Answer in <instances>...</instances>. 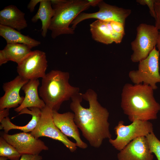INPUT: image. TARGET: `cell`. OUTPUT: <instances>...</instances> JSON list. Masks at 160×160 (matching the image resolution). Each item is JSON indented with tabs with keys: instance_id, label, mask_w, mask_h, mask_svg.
I'll use <instances>...</instances> for the list:
<instances>
[{
	"instance_id": "cell-1",
	"label": "cell",
	"mask_w": 160,
	"mask_h": 160,
	"mask_svg": "<svg viewBox=\"0 0 160 160\" xmlns=\"http://www.w3.org/2000/svg\"><path fill=\"white\" fill-rule=\"evenodd\" d=\"M71 99L70 108L74 113V122L91 146L99 148L104 139L111 138L109 113L98 102L94 90L89 89Z\"/></svg>"
},
{
	"instance_id": "cell-2",
	"label": "cell",
	"mask_w": 160,
	"mask_h": 160,
	"mask_svg": "<svg viewBox=\"0 0 160 160\" xmlns=\"http://www.w3.org/2000/svg\"><path fill=\"white\" fill-rule=\"evenodd\" d=\"M153 90L150 86L143 84L128 83L124 85L121 106L130 121L157 119L160 105L154 98Z\"/></svg>"
},
{
	"instance_id": "cell-3",
	"label": "cell",
	"mask_w": 160,
	"mask_h": 160,
	"mask_svg": "<svg viewBox=\"0 0 160 160\" xmlns=\"http://www.w3.org/2000/svg\"><path fill=\"white\" fill-rule=\"evenodd\" d=\"M68 72L52 70L42 78L39 95L46 106L58 111L63 103L79 93L78 87L69 83Z\"/></svg>"
},
{
	"instance_id": "cell-4",
	"label": "cell",
	"mask_w": 160,
	"mask_h": 160,
	"mask_svg": "<svg viewBox=\"0 0 160 160\" xmlns=\"http://www.w3.org/2000/svg\"><path fill=\"white\" fill-rule=\"evenodd\" d=\"M55 14L48 30L53 39L63 34H73L69 26L76 17L90 6L87 0H51Z\"/></svg>"
},
{
	"instance_id": "cell-5",
	"label": "cell",
	"mask_w": 160,
	"mask_h": 160,
	"mask_svg": "<svg viewBox=\"0 0 160 160\" xmlns=\"http://www.w3.org/2000/svg\"><path fill=\"white\" fill-rule=\"evenodd\" d=\"M159 53L156 47L145 59L139 62L138 69L129 71L128 76L134 84H143L150 86L153 89H157L160 83Z\"/></svg>"
},
{
	"instance_id": "cell-6",
	"label": "cell",
	"mask_w": 160,
	"mask_h": 160,
	"mask_svg": "<svg viewBox=\"0 0 160 160\" xmlns=\"http://www.w3.org/2000/svg\"><path fill=\"white\" fill-rule=\"evenodd\" d=\"M116 137L109 139V143L117 150L120 151L130 142L141 136L145 137L153 132L152 123L149 121L135 120L129 125H124L122 121H119L114 128Z\"/></svg>"
},
{
	"instance_id": "cell-7",
	"label": "cell",
	"mask_w": 160,
	"mask_h": 160,
	"mask_svg": "<svg viewBox=\"0 0 160 160\" xmlns=\"http://www.w3.org/2000/svg\"><path fill=\"white\" fill-rule=\"evenodd\" d=\"M135 39L131 43L133 52L131 60L134 63L145 59L156 45L159 34L155 26L145 23L140 24L137 28Z\"/></svg>"
},
{
	"instance_id": "cell-8",
	"label": "cell",
	"mask_w": 160,
	"mask_h": 160,
	"mask_svg": "<svg viewBox=\"0 0 160 160\" xmlns=\"http://www.w3.org/2000/svg\"><path fill=\"white\" fill-rule=\"evenodd\" d=\"M41 110L40 119L36 128L31 132V134L37 138L46 137L59 141L71 152L75 151L77 147L76 143L69 140L54 124L52 109L46 105Z\"/></svg>"
},
{
	"instance_id": "cell-9",
	"label": "cell",
	"mask_w": 160,
	"mask_h": 160,
	"mask_svg": "<svg viewBox=\"0 0 160 160\" xmlns=\"http://www.w3.org/2000/svg\"><path fill=\"white\" fill-rule=\"evenodd\" d=\"M99 11L92 13L81 12L71 23V28L74 30L77 25L86 19L94 18L105 21H116L125 25L126 18L130 15L131 11L108 4L101 0L97 5Z\"/></svg>"
},
{
	"instance_id": "cell-10",
	"label": "cell",
	"mask_w": 160,
	"mask_h": 160,
	"mask_svg": "<svg viewBox=\"0 0 160 160\" xmlns=\"http://www.w3.org/2000/svg\"><path fill=\"white\" fill-rule=\"evenodd\" d=\"M47 66L46 53L36 50L32 51L17 65V71L19 76L29 80L44 77Z\"/></svg>"
},
{
	"instance_id": "cell-11",
	"label": "cell",
	"mask_w": 160,
	"mask_h": 160,
	"mask_svg": "<svg viewBox=\"0 0 160 160\" xmlns=\"http://www.w3.org/2000/svg\"><path fill=\"white\" fill-rule=\"evenodd\" d=\"M2 136L14 147L21 155H39L42 151L49 149L43 141L34 137L30 133L23 132L10 135L4 133Z\"/></svg>"
},
{
	"instance_id": "cell-12",
	"label": "cell",
	"mask_w": 160,
	"mask_h": 160,
	"mask_svg": "<svg viewBox=\"0 0 160 160\" xmlns=\"http://www.w3.org/2000/svg\"><path fill=\"white\" fill-rule=\"evenodd\" d=\"M29 81L18 75L13 80L3 84L2 88L5 93L0 98V110L16 108L22 103L24 97L20 95V91Z\"/></svg>"
},
{
	"instance_id": "cell-13",
	"label": "cell",
	"mask_w": 160,
	"mask_h": 160,
	"mask_svg": "<svg viewBox=\"0 0 160 160\" xmlns=\"http://www.w3.org/2000/svg\"><path fill=\"white\" fill-rule=\"evenodd\" d=\"M117 154L118 160H153L145 136L137 137L127 144Z\"/></svg>"
},
{
	"instance_id": "cell-14",
	"label": "cell",
	"mask_w": 160,
	"mask_h": 160,
	"mask_svg": "<svg viewBox=\"0 0 160 160\" xmlns=\"http://www.w3.org/2000/svg\"><path fill=\"white\" fill-rule=\"evenodd\" d=\"M53 121L55 125L65 136L73 138L77 146L85 149L87 144L81 139L78 127L74 121V114L70 112L60 113L52 111Z\"/></svg>"
},
{
	"instance_id": "cell-15",
	"label": "cell",
	"mask_w": 160,
	"mask_h": 160,
	"mask_svg": "<svg viewBox=\"0 0 160 160\" xmlns=\"http://www.w3.org/2000/svg\"><path fill=\"white\" fill-rule=\"evenodd\" d=\"M90 27L93 39L105 44H108L113 42L120 43L124 36L114 30L111 21L97 20L90 24Z\"/></svg>"
},
{
	"instance_id": "cell-16",
	"label": "cell",
	"mask_w": 160,
	"mask_h": 160,
	"mask_svg": "<svg viewBox=\"0 0 160 160\" xmlns=\"http://www.w3.org/2000/svg\"><path fill=\"white\" fill-rule=\"evenodd\" d=\"M39 84L37 79L29 80L23 86L21 89L25 94L24 98L22 103L15 109V111L19 113L23 108L33 107L42 110L46 106L43 100L39 97L38 89Z\"/></svg>"
},
{
	"instance_id": "cell-17",
	"label": "cell",
	"mask_w": 160,
	"mask_h": 160,
	"mask_svg": "<svg viewBox=\"0 0 160 160\" xmlns=\"http://www.w3.org/2000/svg\"><path fill=\"white\" fill-rule=\"evenodd\" d=\"M25 15L15 6H8L0 11V24L20 31L28 26Z\"/></svg>"
},
{
	"instance_id": "cell-18",
	"label": "cell",
	"mask_w": 160,
	"mask_h": 160,
	"mask_svg": "<svg viewBox=\"0 0 160 160\" xmlns=\"http://www.w3.org/2000/svg\"><path fill=\"white\" fill-rule=\"evenodd\" d=\"M23 114H29L32 116L31 120L27 124L24 126H17L10 121L8 116L4 118L0 122L1 123L0 129H4V133L7 134L12 129H19L25 133L31 132L37 126L41 116V110L37 107L25 108L22 109L19 113L18 115Z\"/></svg>"
},
{
	"instance_id": "cell-19",
	"label": "cell",
	"mask_w": 160,
	"mask_h": 160,
	"mask_svg": "<svg viewBox=\"0 0 160 160\" xmlns=\"http://www.w3.org/2000/svg\"><path fill=\"white\" fill-rule=\"evenodd\" d=\"M0 36L6 41L7 44L19 43L28 45L32 47L41 44L40 41L25 36L11 27L0 24Z\"/></svg>"
},
{
	"instance_id": "cell-20",
	"label": "cell",
	"mask_w": 160,
	"mask_h": 160,
	"mask_svg": "<svg viewBox=\"0 0 160 160\" xmlns=\"http://www.w3.org/2000/svg\"><path fill=\"white\" fill-rule=\"evenodd\" d=\"M54 14L55 11L52 7L51 0H42L40 3L37 12L31 19V21L34 23L40 20L42 24L41 35L44 38L47 36L51 19Z\"/></svg>"
},
{
	"instance_id": "cell-21",
	"label": "cell",
	"mask_w": 160,
	"mask_h": 160,
	"mask_svg": "<svg viewBox=\"0 0 160 160\" xmlns=\"http://www.w3.org/2000/svg\"><path fill=\"white\" fill-rule=\"evenodd\" d=\"M33 47L28 45L19 44H7L3 50L9 61H11L18 64L32 52Z\"/></svg>"
},
{
	"instance_id": "cell-22",
	"label": "cell",
	"mask_w": 160,
	"mask_h": 160,
	"mask_svg": "<svg viewBox=\"0 0 160 160\" xmlns=\"http://www.w3.org/2000/svg\"><path fill=\"white\" fill-rule=\"evenodd\" d=\"M21 154L16 149L1 136L0 137V156H5L10 160H19Z\"/></svg>"
},
{
	"instance_id": "cell-23",
	"label": "cell",
	"mask_w": 160,
	"mask_h": 160,
	"mask_svg": "<svg viewBox=\"0 0 160 160\" xmlns=\"http://www.w3.org/2000/svg\"><path fill=\"white\" fill-rule=\"evenodd\" d=\"M145 137L151 152L155 154L158 160H160V141L153 132L148 134Z\"/></svg>"
},
{
	"instance_id": "cell-24",
	"label": "cell",
	"mask_w": 160,
	"mask_h": 160,
	"mask_svg": "<svg viewBox=\"0 0 160 160\" xmlns=\"http://www.w3.org/2000/svg\"><path fill=\"white\" fill-rule=\"evenodd\" d=\"M155 0H137L136 2L141 5H147L151 15L155 19L156 17L154 4Z\"/></svg>"
},
{
	"instance_id": "cell-25",
	"label": "cell",
	"mask_w": 160,
	"mask_h": 160,
	"mask_svg": "<svg viewBox=\"0 0 160 160\" xmlns=\"http://www.w3.org/2000/svg\"><path fill=\"white\" fill-rule=\"evenodd\" d=\"M154 7L156 15L155 26L157 29L160 30V0H155Z\"/></svg>"
},
{
	"instance_id": "cell-26",
	"label": "cell",
	"mask_w": 160,
	"mask_h": 160,
	"mask_svg": "<svg viewBox=\"0 0 160 160\" xmlns=\"http://www.w3.org/2000/svg\"><path fill=\"white\" fill-rule=\"evenodd\" d=\"M42 157L39 155L24 154L21 156L19 160H42Z\"/></svg>"
},
{
	"instance_id": "cell-27",
	"label": "cell",
	"mask_w": 160,
	"mask_h": 160,
	"mask_svg": "<svg viewBox=\"0 0 160 160\" xmlns=\"http://www.w3.org/2000/svg\"><path fill=\"white\" fill-rule=\"evenodd\" d=\"M42 0H31L27 5V8L31 12H33L35 7L39 3H40Z\"/></svg>"
},
{
	"instance_id": "cell-28",
	"label": "cell",
	"mask_w": 160,
	"mask_h": 160,
	"mask_svg": "<svg viewBox=\"0 0 160 160\" xmlns=\"http://www.w3.org/2000/svg\"><path fill=\"white\" fill-rule=\"evenodd\" d=\"M9 61L8 60L4 53L2 50L0 51V65L7 63Z\"/></svg>"
},
{
	"instance_id": "cell-29",
	"label": "cell",
	"mask_w": 160,
	"mask_h": 160,
	"mask_svg": "<svg viewBox=\"0 0 160 160\" xmlns=\"http://www.w3.org/2000/svg\"><path fill=\"white\" fill-rule=\"evenodd\" d=\"M9 109L6 108L0 110V122L4 118L8 117Z\"/></svg>"
},
{
	"instance_id": "cell-30",
	"label": "cell",
	"mask_w": 160,
	"mask_h": 160,
	"mask_svg": "<svg viewBox=\"0 0 160 160\" xmlns=\"http://www.w3.org/2000/svg\"><path fill=\"white\" fill-rule=\"evenodd\" d=\"M90 6L95 7L97 6L101 0H87Z\"/></svg>"
},
{
	"instance_id": "cell-31",
	"label": "cell",
	"mask_w": 160,
	"mask_h": 160,
	"mask_svg": "<svg viewBox=\"0 0 160 160\" xmlns=\"http://www.w3.org/2000/svg\"><path fill=\"white\" fill-rule=\"evenodd\" d=\"M156 47L158 49V51L159 52H160V31L159 32L157 38Z\"/></svg>"
},
{
	"instance_id": "cell-32",
	"label": "cell",
	"mask_w": 160,
	"mask_h": 160,
	"mask_svg": "<svg viewBox=\"0 0 160 160\" xmlns=\"http://www.w3.org/2000/svg\"><path fill=\"white\" fill-rule=\"evenodd\" d=\"M8 158L5 156H0V160H7Z\"/></svg>"
}]
</instances>
